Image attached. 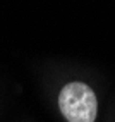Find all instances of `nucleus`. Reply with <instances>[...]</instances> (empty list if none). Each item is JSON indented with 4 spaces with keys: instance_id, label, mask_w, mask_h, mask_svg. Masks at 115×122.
Returning a JSON list of instances; mask_svg holds the SVG:
<instances>
[{
    "instance_id": "1",
    "label": "nucleus",
    "mask_w": 115,
    "mask_h": 122,
    "mask_svg": "<svg viewBox=\"0 0 115 122\" xmlns=\"http://www.w3.org/2000/svg\"><path fill=\"white\" fill-rule=\"evenodd\" d=\"M59 108L67 122H95L98 115V100L84 83H69L59 93Z\"/></svg>"
}]
</instances>
